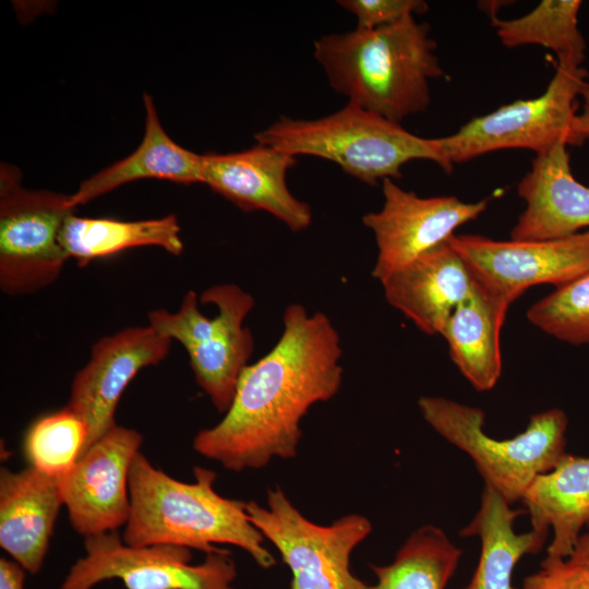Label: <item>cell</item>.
Returning a JSON list of instances; mask_svg holds the SVG:
<instances>
[{"instance_id":"30","label":"cell","mask_w":589,"mask_h":589,"mask_svg":"<svg viewBox=\"0 0 589 589\" xmlns=\"http://www.w3.org/2000/svg\"><path fill=\"white\" fill-rule=\"evenodd\" d=\"M582 107L575 116L570 130L569 145L579 146L589 139V77L581 92Z\"/></svg>"},{"instance_id":"25","label":"cell","mask_w":589,"mask_h":589,"mask_svg":"<svg viewBox=\"0 0 589 589\" xmlns=\"http://www.w3.org/2000/svg\"><path fill=\"white\" fill-rule=\"evenodd\" d=\"M579 0H543L513 20L492 17L501 43L508 48L539 45L555 52L557 63L581 67L587 44L578 27Z\"/></svg>"},{"instance_id":"12","label":"cell","mask_w":589,"mask_h":589,"mask_svg":"<svg viewBox=\"0 0 589 589\" xmlns=\"http://www.w3.org/2000/svg\"><path fill=\"white\" fill-rule=\"evenodd\" d=\"M383 207L362 223L375 237L377 257L372 271L380 283L426 251L448 241L454 231L478 218L489 199L467 203L456 196L421 197L393 179L382 181Z\"/></svg>"},{"instance_id":"1","label":"cell","mask_w":589,"mask_h":589,"mask_svg":"<svg viewBox=\"0 0 589 589\" xmlns=\"http://www.w3.org/2000/svg\"><path fill=\"white\" fill-rule=\"evenodd\" d=\"M283 323L274 347L243 369L224 418L194 437L196 453L230 471L294 457L302 418L314 404L334 397L341 385L340 338L327 315H311L292 303Z\"/></svg>"},{"instance_id":"13","label":"cell","mask_w":589,"mask_h":589,"mask_svg":"<svg viewBox=\"0 0 589 589\" xmlns=\"http://www.w3.org/2000/svg\"><path fill=\"white\" fill-rule=\"evenodd\" d=\"M142 441L136 430L117 424L61 477L63 503L79 534L88 538L112 532L128 522L129 476Z\"/></svg>"},{"instance_id":"23","label":"cell","mask_w":589,"mask_h":589,"mask_svg":"<svg viewBox=\"0 0 589 589\" xmlns=\"http://www.w3.org/2000/svg\"><path fill=\"white\" fill-rule=\"evenodd\" d=\"M176 215L124 221L111 218L80 217L71 214L64 221L60 241L69 259L84 267L89 262L137 247H158L180 255L183 242Z\"/></svg>"},{"instance_id":"29","label":"cell","mask_w":589,"mask_h":589,"mask_svg":"<svg viewBox=\"0 0 589 589\" xmlns=\"http://www.w3.org/2000/svg\"><path fill=\"white\" fill-rule=\"evenodd\" d=\"M521 589H589V565L546 555L540 569L524 578Z\"/></svg>"},{"instance_id":"28","label":"cell","mask_w":589,"mask_h":589,"mask_svg":"<svg viewBox=\"0 0 589 589\" xmlns=\"http://www.w3.org/2000/svg\"><path fill=\"white\" fill-rule=\"evenodd\" d=\"M337 3L357 17V28L362 29L389 26L428 11V3L422 0H339Z\"/></svg>"},{"instance_id":"19","label":"cell","mask_w":589,"mask_h":589,"mask_svg":"<svg viewBox=\"0 0 589 589\" xmlns=\"http://www.w3.org/2000/svg\"><path fill=\"white\" fill-rule=\"evenodd\" d=\"M531 529L553 538L546 555L568 558L589 526V457L566 453L549 472L536 477L521 500Z\"/></svg>"},{"instance_id":"9","label":"cell","mask_w":589,"mask_h":589,"mask_svg":"<svg viewBox=\"0 0 589 589\" xmlns=\"http://www.w3.org/2000/svg\"><path fill=\"white\" fill-rule=\"evenodd\" d=\"M245 510L289 567L290 589H364L366 584L350 570V555L372 530L366 517L349 514L317 525L279 486L268 489L266 506L245 502Z\"/></svg>"},{"instance_id":"14","label":"cell","mask_w":589,"mask_h":589,"mask_svg":"<svg viewBox=\"0 0 589 589\" xmlns=\"http://www.w3.org/2000/svg\"><path fill=\"white\" fill-rule=\"evenodd\" d=\"M170 344L149 325L127 327L93 344L67 405L87 425L84 452L117 425L115 414L124 389L141 370L163 361Z\"/></svg>"},{"instance_id":"4","label":"cell","mask_w":589,"mask_h":589,"mask_svg":"<svg viewBox=\"0 0 589 589\" xmlns=\"http://www.w3.org/2000/svg\"><path fill=\"white\" fill-rule=\"evenodd\" d=\"M256 143L290 155L316 156L338 165L346 173L370 185L401 178V167L414 159L446 163L437 137L416 135L378 113L347 103L318 119L280 117L254 135Z\"/></svg>"},{"instance_id":"32","label":"cell","mask_w":589,"mask_h":589,"mask_svg":"<svg viewBox=\"0 0 589 589\" xmlns=\"http://www.w3.org/2000/svg\"><path fill=\"white\" fill-rule=\"evenodd\" d=\"M568 560L577 564L589 565V532L580 536Z\"/></svg>"},{"instance_id":"15","label":"cell","mask_w":589,"mask_h":589,"mask_svg":"<svg viewBox=\"0 0 589 589\" xmlns=\"http://www.w3.org/2000/svg\"><path fill=\"white\" fill-rule=\"evenodd\" d=\"M203 182L245 212L265 211L299 232L312 223V209L288 189L286 177L296 156L256 143L227 154H202Z\"/></svg>"},{"instance_id":"31","label":"cell","mask_w":589,"mask_h":589,"mask_svg":"<svg viewBox=\"0 0 589 589\" xmlns=\"http://www.w3.org/2000/svg\"><path fill=\"white\" fill-rule=\"evenodd\" d=\"M25 569L14 561L0 558V589H24Z\"/></svg>"},{"instance_id":"17","label":"cell","mask_w":589,"mask_h":589,"mask_svg":"<svg viewBox=\"0 0 589 589\" xmlns=\"http://www.w3.org/2000/svg\"><path fill=\"white\" fill-rule=\"evenodd\" d=\"M381 284L386 301L428 335H441L458 304L477 288L467 264L448 241Z\"/></svg>"},{"instance_id":"8","label":"cell","mask_w":589,"mask_h":589,"mask_svg":"<svg viewBox=\"0 0 589 589\" xmlns=\"http://www.w3.org/2000/svg\"><path fill=\"white\" fill-rule=\"evenodd\" d=\"M589 77L582 67L557 63L543 94L518 99L484 116L474 117L454 134L437 137L442 154L453 169L481 155L524 148L537 155L555 145H569L578 99Z\"/></svg>"},{"instance_id":"20","label":"cell","mask_w":589,"mask_h":589,"mask_svg":"<svg viewBox=\"0 0 589 589\" xmlns=\"http://www.w3.org/2000/svg\"><path fill=\"white\" fill-rule=\"evenodd\" d=\"M145 130L139 147L125 158L82 181L71 194L77 207L125 183L143 179L167 180L181 184L203 182L202 154L176 143L161 125L154 101L143 94Z\"/></svg>"},{"instance_id":"11","label":"cell","mask_w":589,"mask_h":589,"mask_svg":"<svg viewBox=\"0 0 589 589\" xmlns=\"http://www.w3.org/2000/svg\"><path fill=\"white\" fill-rule=\"evenodd\" d=\"M448 243L477 285L507 308L530 287H558L589 272V230L532 241L454 235Z\"/></svg>"},{"instance_id":"5","label":"cell","mask_w":589,"mask_h":589,"mask_svg":"<svg viewBox=\"0 0 589 589\" xmlns=\"http://www.w3.org/2000/svg\"><path fill=\"white\" fill-rule=\"evenodd\" d=\"M418 406L426 423L465 452L485 485L509 505L520 501L536 477L551 471L566 454L568 419L560 408L538 412L524 432L496 440L483 430L481 408L438 396L421 397Z\"/></svg>"},{"instance_id":"3","label":"cell","mask_w":589,"mask_h":589,"mask_svg":"<svg viewBox=\"0 0 589 589\" xmlns=\"http://www.w3.org/2000/svg\"><path fill=\"white\" fill-rule=\"evenodd\" d=\"M195 481H179L154 467L140 452L129 476L131 513L122 540L132 546L171 544L205 554L229 544L244 550L262 568L275 564L263 534L251 522L245 502L214 489L216 472L193 470Z\"/></svg>"},{"instance_id":"24","label":"cell","mask_w":589,"mask_h":589,"mask_svg":"<svg viewBox=\"0 0 589 589\" xmlns=\"http://www.w3.org/2000/svg\"><path fill=\"white\" fill-rule=\"evenodd\" d=\"M462 550L435 525L411 532L387 565H372L376 582L364 589H445Z\"/></svg>"},{"instance_id":"2","label":"cell","mask_w":589,"mask_h":589,"mask_svg":"<svg viewBox=\"0 0 589 589\" xmlns=\"http://www.w3.org/2000/svg\"><path fill=\"white\" fill-rule=\"evenodd\" d=\"M426 23L409 16L396 24L322 36L314 58L332 88L392 121L425 111L430 81L445 76Z\"/></svg>"},{"instance_id":"22","label":"cell","mask_w":589,"mask_h":589,"mask_svg":"<svg viewBox=\"0 0 589 589\" xmlns=\"http://www.w3.org/2000/svg\"><path fill=\"white\" fill-rule=\"evenodd\" d=\"M508 308L478 285L455 309L441 336L452 361L478 392L492 389L502 373L500 334Z\"/></svg>"},{"instance_id":"7","label":"cell","mask_w":589,"mask_h":589,"mask_svg":"<svg viewBox=\"0 0 589 589\" xmlns=\"http://www.w3.org/2000/svg\"><path fill=\"white\" fill-rule=\"evenodd\" d=\"M76 207L71 195L21 185L20 171L1 164L0 288L17 297L55 283L69 260L60 235Z\"/></svg>"},{"instance_id":"18","label":"cell","mask_w":589,"mask_h":589,"mask_svg":"<svg viewBox=\"0 0 589 589\" xmlns=\"http://www.w3.org/2000/svg\"><path fill=\"white\" fill-rule=\"evenodd\" d=\"M63 503L61 478L29 466L0 471V546L26 572L37 574Z\"/></svg>"},{"instance_id":"10","label":"cell","mask_w":589,"mask_h":589,"mask_svg":"<svg viewBox=\"0 0 589 589\" xmlns=\"http://www.w3.org/2000/svg\"><path fill=\"white\" fill-rule=\"evenodd\" d=\"M85 555L69 569L59 589H93L119 579L127 589H233L236 563L219 549L192 565L191 550L171 544L132 546L117 531L85 538Z\"/></svg>"},{"instance_id":"21","label":"cell","mask_w":589,"mask_h":589,"mask_svg":"<svg viewBox=\"0 0 589 589\" xmlns=\"http://www.w3.org/2000/svg\"><path fill=\"white\" fill-rule=\"evenodd\" d=\"M524 513L484 486L479 509L459 531L461 537H478L481 543L477 568L464 589H516L513 574L517 563L527 554L540 552L548 537L532 529L517 533L515 521Z\"/></svg>"},{"instance_id":"26","label":"cell","mask_w":589,"mask_h":589,"mask_svg":"<svg viewBox=\"0 0 589 589\" xmlns=\"http://www.w3.org/2000/svg\"><path fill=\"white\" fill-rule=\"evenodd\" d=\"M87 437L85 421L65 406L31 424L24 436L23 450L29 466L61 478L70 472L84 452Z\"/></svg>"},{"instance_id":"6","label":"cell","mask_w":589,"mask_h":589,"mask_svg":"<svg viewBox=\"0 0 589 589\" xmlns=\"http://www.w3.org/2000/svg\"><path fill=\"white\" fill-rule=\"evenodd\" d=\"M200 301L214 304L217 315L205 316L197 294L189 290L177 312L151 311L147 325L184 347L196 383L215 408L226 412L253 352V337L243 323L254 299L237 285L220 284L206 289Z\"/></svg>"},{"instance_id":"16","label":"cell","mask_w":589,"mask_h":589,"mask_svg":"<svg viewBox=\"0 0 589 589\" xmlns=\"http://www.w3.org/2000/svg\"><path fill=\"white\" fill-rule=\"evenodd\" d=\"M526 208L510 231L512 240H552L589 227V187L572 172L567 145L537 155L517 187Z\"/></svg>"},{"instance_id":"27","label":"cell","mask_w":589,"mask_h":589,"mask_svg":"<svg viewBox=\"0 0 589 589\" xmlns=\"http://www.w3.org/2000/svg\"><path fill=\"white\" fill-rule=\"evenodd\" d=\"M527 318L561 341L574 346L589 344V272L532 304Z\"/></svg>"}]
</instances>
